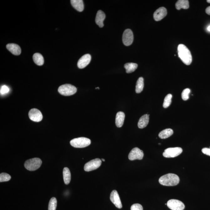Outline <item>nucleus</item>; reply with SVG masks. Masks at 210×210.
<instances>
[{
	"instance_id": "obj_1",
	"label": "nucleus",
	"mask_w": 210,
	"mask_h": 210,
	"mask_svg": "<svg viewBox=\"0 0 210 210\" xmlns=\"http://www.w3.org/2000/svg\"><path fill=\"white\" fill-rule=\"evenodd\" d=\"M177 51L179 57L182 62L186 65H190L192 61V54L187 46L184 44H179Z\"/></svg>"
},
{
	"instance_id": "obj_2",
	"label": "nucleus",
	"mask_w": 210,
	"mask_h": 210,
	"mask_svg": "<svg viewBox=\"0 0 210 210\" xmlns=\"http://www.w3.org/2000/svg\"><path fill=\"white\" fill-rule=\"evenodd\" d=\"M180 179L179 176L175 174H169L161 176L159 179V182L161 185L166 186H174L179 184Z\"/></svg>"
},
{
	"instance_id": "obj_3",
	"label": "nucleus",
	"mask_w": 210,
	"mask_h": 210,
	"mask_svg": "<svg viewBox=\"0 0 210 210\" xmlns=\"http://www.w3.org/2000/svg\"><path fill=\"white\" fill-rule=\"evenodd\" d=\"M42 160L39 158H35L27 160L24 163V166L29 171H35L41 166Z\"/></svg>"
},
{
	"instance_id": "obj_4",
	"label": "nucleus",
	"mask_w": 210,
	"mask_h": 210,
	"mask_svg": "<svg viewBox=\"0 0 210 210\" xmlns=\"http://www.w3.org/2000/svg\"><path fill=\"white\" fill-rule=\"evenodd\" d=\"M91 142L90 139L81 137L73 139L70 141V144L72 146L76 148H83L90 145Z\"/></svg>"
},
{
	"instance_id": "obj_5",
	"label": "nucleus",
	"mask_w": 210,
	"mask_h": 210,
	"mask_svg": "<svg viewBox=\"0 0 210 210\" xmlns=\"http://www.w3.org/2000/svg\"><path fill=\"white\" fill-rule=\"evenodd\" d=\"M77 91L76 88L70 84H65L60 86L58 89V92L62 95L69 96L73 95Z\"/></svg>"
},
{
	"instance_id": "obj_6",
	"label": "nucleus",
	"mask_w": 210,
	"mask_h": 210,
	"mask_svg": "<svg viewBox=\"0 0 210 210\" xmlns=\"http://www.w3.org/2000/svg\"><path fill=\"white\" fill-rule=\"evenodd\" d=\"M182 152V149L181 147H170L166 149L163 155L166 158H174L180 155Z\"/></svg>"
},
{
	"instance_id": "obj_7",
	"label": "nucleus",
	"mask_w": 210,
	"mask_h": 210,
	"mask_svg": "<svg viewBox=\"0 0 210 210\" xmlns=\"http://www.w3.org/2000/svg\"><path fill=\"white\" fill-rule=\"evenodd\" d=\"M102 161L100 159H95L86 163L84 166V170L86 172L95 170L100 167Z\"/></svg>"
},
{
	"instance_id": "obj_8",
	"label": "nucleus",
	"mask_w": 210,
	"mask_h": 210,
	"mask_svg": "<svg viewBox=\"0 0 210 210\" xmlns=\"http://www.w3.org/2000/svg\"><path fill=\"white\" fill-rule=\"evenodd\" d=\"M168 207L172 210H183L185 206L180 200L171 199L167 202Z\"/></svg>"
},
{
	"instance_id": "obj_9",
	"label": "nucleus",
	"mask_w": 210,
	"mask_h": 210,
	"mask_svg": "<svg viewBox=\"0 0 210 210\" xmlns=\"http://www.w3.org/2000/svg\"><path fill=\"white\" fill-rule=\"evenodd\" d=\"M122 40L125 46H129L132 44L134 41V35L131 29H127L125 30L123 33Z\"/></svg>"
},
{
	"instance_id": "obj_10",
	"label": "nucleus",
	"mask_w": 210,
	"mask_h": 210,
	"mask_svg": "<svg viewBox=\"0 0 210 210\" xmlns=\"http://www.w3.org/2000/svg\"><path fill=\"white\" fill-rule=\"evenodd\" d=\"M143 151L138 147H135L129 154V158L131 161L136 160H142L144 156Z\"/></svg>"
},
{
	"instance_id": "obj_11",
	"label": "nucleus",
	"mask_w": 210,
	"mask_h": 210,
	"mask_svg": "<svg viewBox=\"0 0 210 210\" xmlns=\"http://www.w3.org/2000/svg\"><path fill=\"white\" fill-rule=\"evenodd\" d=\"M29 117L32 121L35 122L41 121L43 119L42 114L38 109L33 108L31 109L29 112Z\"/></svg>"
},
{
	"instance_id": "obj_12",
	"label": "nucleus",
	"mask_w": 210,
	"mask_h": 210,
	"mask_svg": "<svg viewBox=\"0 0 210 210\" xmlns=\"http://www.w3.org/2000/svg\"><path fill=\"white\" fill-rule=\"evenodd\" d=\"M110 200L118 209H121L122 207V205L120 200L119 195L118 192L116 190H114L112 192L110 195Z\"/></svg>"
},
{
	"instance_id": "obj_13",
	"label": "nucleus",
	"mask_w": 210,
	"mask_h": 210,
	"mask_svg": "<svg viewBox=\"0 0 210 210\" xmlns=\"http://www.w3.org/2000/svg\"><path fill=\"white\" fill-rule=\"evenodd\" d=\"M91 56L89 54H85L79 59L78 62V66L79 69H83L87 66L90 63Z\"/></svg>"
},
{
	"instance_id": "obj_14",
	"label": "nucleus",
	"mask_w": 210,
	"mask_h": 210,
	"mask_svg": "<svg viewBox=\"0 0 210 210\" xmlns=\"http://www.w3.org/2000/svg\"><path fill=\"white\" fill-rule=\"evenodd\" d=\"M167 10L164 7L160 8L157 9L153 14V17L156 21H159L166 17L167 14Z\"/></svg>"
},
{
	"instance_id": "obj_15",
	"label": "nucleus",
	"mask_w": 210,
	"mask_h": 210,
	"mask_svg": "<svg viewBox=\"0 0 210 210\" xmlns=\"http://www.w3.org/2000/svg\"><path fill=\"white\" fill-rule=\"evenodd\" d=\"M6 48L14 55H19L21 53V49L20 46L14 43L8 44L6 45Z\"/></svg>"
},
{
	"instance_id": "obj_16",
	"label": "nucleus",
	"mask_w": 210,
	"mask_h": 210,
	"mask_svg": "<svg viewBox=\"0 0 210 210\" xmlns=\"http://www.w3.org/2000/svg\"><path fill=\"white\" fill-rule=\"evenodd\" d=\"M105 18V15L103 12L101 10L98 11L97 14H96L95 22L96 24L100 28H102L104 27L103 22Z\"/></svg>"
},
{
	"instance_id": "obj_17",
	"label": "nucleus",
	"mask_w": 210,
	"mask_h": 210,
	"mask_svg": "<svg viewBox=\"0 0 210 210\" xmlns=\"http://www.w3.org/2000/svg\"><path fill=\"white\" fill-rule=\"evenodd\" d=\"M125 118V113L123 112H118L116 114L115 123L117 127L120 128L122 126Z\"/></svg>"
},
{
	"instance_id": "obj_18",
	"label": "nucleus",
	"mask_w": 210,
	"mask_h": 210,
	"mask_svg": "<svg viewBox=\"0 0 210 210\" xmlns=\"http://www.w3.org/2000/svg\"><path fill=\"white\" fill-rule=\"evenodd\" d=\"M149 116L150 115L145 114L140 118L138 123V126L139 129H143L147 126L149 121Z\"/></svg>"
},
{
	"instance_id": "obj_19",
	"label": "nucleus",
	"mask_w": 210,
	"mask_h": 210,
	"mask_svg": "<svg viewBox=\"0 0 210 210\" xmlns=\"http://www.w3.org/2000/svg\"><path fill=\"white\" fill-rule=\"evenodd\" d=\"M70 3L74 8L78 12H82L84 10V4L82 0H71Z\"/></svg>"
},
{
	"instance_id": "obj_20",
	"label": "nucleus",
	"mask_w": 210,
	"mask_h": 210,
	"mask_svg": "<svg viewBox=\"0 0 210 210\" xmlns=\"http://www.w3.org/2000/svg\"><path fill=\"white\" fill-rule=\"evenodd\" d=\"M176 7L177 10L181 9H187L189 8V1L187 0H179L176 4Z\"/></svg>"
},
{
	"instance_id": "obj_21",
	"label": "nucleus",
	"mask_w": 210,
	"mask_h": 210,
	"mask_svg": "<svg viewBox=\"0 0 210 210\" xmlns=\"http://www.w3.org/2000/svg\"><path fill=\"white\" fill-rule=\"evenodd\" d=\"M174 131L171 129H167L163 130L159 133L158 135L160 139H166L169 138L172 135Z\"/></svg>"
},
{
	"instance_id": "obj_22",
	"label": "nucleus",
	"mask_w": 210,
	"mask_h": 210,
	"mask_svg": "<svg viewBox=\"0 0 210 210\" xmlns=\"http://www.w3.org/2000/svg\"><path fill=\"white\" fill-rule=\"evenodd\" d=\"M33 59L35 63L38 65H42L44 64V58L42 55L39 53H36L33 54Z\"/></svg>"
},
{
	"instance_id": "obj_23",
	"label": "nucleus",
	"mask_w": 210,
	"mask_h": 210,
	"mask_svg": "<svg viewBox=\"0 0 210 210\" xmlns=\"http://www.w3.org/2000/svg\"><path fill=\"white\" fill-rule=\"evenodd\" d=\"M64 182L66 184H68L71 180V174L69 169L67 167H65L63 171Z\"/></svg>"
},
{
	"instance_id": "obj_24",
	"label": "nucleus",
	"mask_w": 210,
	"mask_h": 210,
	"mask_svg": "<svg viewBox=\"0 0 210 210\" xmlns=\"http://www.w3.org/2000/svg\"><path fill=\"white\" fill-rule=\"evenodd\" d=\"M138 65L137 64L134 63H128L125 64V69L126 73H131L135 71L137 69Z\"/></svg>"
},
{
	"instance_id": "obj_25",
	"label": "nucleus",
	"mask_w": 210,
	"mask_h": 210,
	"mask_svg": "<svg viewBox=\"0 0 210 210\" xmlns=\"http://www.w3.org/2000/svg\"><path fill=\"white\" fill-rule=\"evenodd\" d=\"M144 86V79L142 77H140L137 80L136 83V92L137 94H139L143 90Z\"/></svg>"
},
{
	"instance_id": "obj_26",
	"label": "nucleus",
	"mask_w": 210,
	"mask_h": 210,
	"mask_svg": "<svg viewBox=\"0 0 210 210\" xmlns=\"http://www.w3.org/2000/svg\"><path fill=\"white\" fill-rule=\"evenodd\" d=\"M172 97V96L171 94H169L165 98L164 102L163 103V107L164 108H167L170 105Z\"/></svg>"
},
{
	"instance_id": "obj_27",
	"label": "nucleus",
	"mask_w": 210,
	"mask_h": 210,
	"mask_svg": "<svg viewBox=\"0 0 210 210\" xmlns=\"http://www.w3.org/2000/svg\"><path fill=\"white\" fill-rule=\"evenodd\" d=\"M57 206V199L54 197H53L49 201V210H56Z\"/></svg>"
},
{
	"instance_id": "obj_28",
	"label": "nucleus",
	"mask_w": 210,
	"mask_h": 210,
	"mask_svg": "<svg viewBox=\"0 0 210 210\" xmlns=\"http://www.w3.org/2000/svg\"><path fill=\"white\" fill-rule=\"evenodd\" d=\"M11 176L9 174L5 173H1L0 174V182H8L10 180Z\"/></svg>"
},
{
	"instance_id": "obj_29",
	"label": "nucleus",
	"mask_w": 210,
	"mask_h": 210,
	"mask_svg": "<svg viewBox=\"0 0 210 210\" xmlns=\"http://www.w3.org/2000/svg\"><path fill=\"white\" fill-rule=\"evenodd\" d=\"M190 90L189 89H186L182 91V98L184 100H187L189 98V94L190 93Z\"/></svg>"
},
{
	"instance_id": "obj_30",
	"label": "nucleus",
	"mask_w": 210,
	"mask_h": 210,
	"mask_svg": "<svg viewBox=\"0 0 210 210\" xmlns=\"http://www.w3.org/2000/svg\"><path fill=\"white\" fill-rule=\"evenodd\" d=\"M9 89L8 86L6 85H3L1 86L0 92L2 95H4L8 94L9 92Z\"/></svg>"
},
{
	"instance_id": "obj_31",
	"label": "nucleus",
	"mask_w": 210,
	"mask_h": 210,
	"mask_svg": "<svg viewBox=\"0 0 210 210\" xmlns=\"http://www.w3.org/2000/svg\"><path fill=\"white\" fill-rule=\"evenodd\" d=\"M143 207L139 203H135L131 206V210H143Z\"/></svg>"
},
{
	"instance_id": "obj_32",
	"label": "nucleus",
	"mask_w": 210,
	"mask_h": 210,
	"mask_svg": "<svg viewBox=\"0 0 210 210\" xmlns=\"http://www.w3.org/2000/svg\"><path fill=\"white\" fill-rule=\"evenodd\" d=\"M202 151L204 154L210 156V148L205 147L202 149Z\"/></svg>"
},
{
	"instance_id": "obj_33",
	"label": "nucleus",
	"mask_w": 210,
	"mask_h": 210,
	"mask_svg": "<svg viewBox=\"0 0 210 210\" xmlns=\"http://www.w3.org/2000/svg\"><path fill=\"white\" fill-rule=\"evenodd\" d=\"M206 13L210 15V6L207 7L206 9Z\"/></svg>"
},
{
	"instance_id": "obj_34",
	"label": "nucleus",
	"mask_w": 210,
	"mask_h": 210,
	"mask_svg": "<svg viewBox=\"0 0 210 210\" xmlns=\"http://www.w3.org/2000/svg\"><path fill=\"white\" fill-rule=\"evenodd\" d=\"M207 30H208V31H210V26H209V27H208L207 28Z\"/></svg>"
},
{
	"instance_id": "obj_35",
	"label": "nucleus",
	"mask_w": 210,
	"mask_h": 210,
	"mask_svg": "<svg viewBox=\"0 0 210 210\" xmlns=\"http://www.w3.org/2000/svg\"><path fill=\"white\" fill-rule=\"evenodd\" d=\"M207 1L208 3H210V0H207Z\"/></svg>"
},
{
	"instance_id": "obj_36",
	"label": "nucleus",
	"mask_w": 210,
	"mask_h": 210,
	"mask_svg": "<svg viewBox=\"0 0 210 210\" xmlns=\"http://www.w3.org/2000/svg\"><path fill=\"white\" fill-rule=\"evenodd\" d=\"M102 161H105V159H103V158L102 159Z\"/></svg>"
},
{
	"instance_id": "obj_37",
	"label": "nucleus",
	"mask_w": 210,
	"mask_h": 210,
	"mask_svg": "<svg viewBox=\"0 0 210 210\" xmlns=\"http://www.w3.org/2000/svg\"><path fill=\"white\" fill-rule=\"evenodd\" d=\"M95 89H99V87L96 88Z\"/></svg>"
}]
</instances>
